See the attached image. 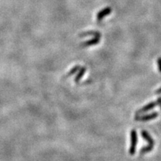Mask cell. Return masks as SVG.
<instances>
[{
    "label": "cell",
    "mask_w": 161,
    "mask_h": 161,
    "mask_svg": "<svg viewBox=\"0 0 161 161\" xmlns=\"http://www.w3.org/2000/svg\"><path fill=\"white\" fill-rule=\"evenodd\" d=\"M112 12V9L110 7H107L105 8L102 9L99 11V12L98 13L97 15H96V18H97V20L99 22L102 20L105 17L108 16L109 14H110V13Z\"/></svg>",
    "instance_id": "277c9868"
},
{
    "label": "cell",
    "mask_w": 161,
    "mask_h": 161,
    "mask_svg": "<svg viewBox=\"0 0 161 161\" xmlns=\"http://www.w3.org/2000/svg\"><path fill=\"white\" fill-rule=\"evenodd\" d=\"M157 63H158V69H159V72L161 73V58H158V60H157Z\"/></svg>",
    "instance_id": "8fae6325"
},
{
    "label": "cell",
    "mask_w": 161,
    "mask_h": 161,
    "mask_svg": "<svg viewBox=\"0 0 161 161\" xmlns=\"http://www.w3.org/2000/svg\"><path fill=\"white\" fill-rule=\"evenodd\" d=\"M141 135L142 137V139H144L148 142V144L154 146V140L146 130H142L141 131Z\"/></svg>",
    "instance_id": "8992f818"
},
{
    "label": "cell",
    "mask_w": 161,
    "mask_h": 161,
    "mask_svg": "<svg viewBox=\"0 0 161 161\" xmlns=\"http://www.w3.org/2000/svg\"><path fill=\"white\" fill-rule=\"evenodd\" d=\"M158 117V112H154L150 114L144 115V116H141V117H135L136 121H140V122H146V121H149V120H152L154 119L157 118Z\"/></svg>",
    "instance_id": "3957f363"
},
{
    "label": "cell",
    "mask_w": 161,
    "mask_h": 161,
    "mask_svg": "<svg viewBox=\"0 0 161 161\" xmlns=\"http://www.w3.org/2000/svg\"><path fill=\"white\" fill-rule=\"evenodd\" d=\"M155 93H156V94H160V93H161V87L159 88V89H158V90L155 92Z\"/></svg>",
    "instance_id": "7c38bea8"
},
{
    "label": "cell",
    "mask_w": 161,
    "mask_h": 161,
    "mask_svg": "<svg viewBox=\"0 0 161 161\" xmlns=\"http://www.w3.org/2000/svg\"><path fill=\"white\" fill-rule=\"evenodd\" d=\"M90 36L99 37H101V34H100L99 31H86V32H83L81 33V34H79V37H90Z\"/></svg>",
    "instance_id": "52a82bcc"
},
{
    "label": "cell",
    "mask_w": 161,
    "mask_h": 161,
    "mask_svg": "<svg viewBox=\"0 0 161 161\" xmlns=\"http://www.w3.org/2000/svg\"><path fill=\"white\" fill-rule=\"evenodd\" d=\"M158 105H161V97L159 98L157 101H154L151 103H149L148 105H146V106H144L143 108H142L141 109H139V110L137 111V114H142V113H144L146 112L149 111V110H152L153 108H154L155 107L158 106Z\"/></svg>",
    "instance_id": "7a4b0ae2"
},
{
    "label": "cell",
    "mask_w": 161,
    "mask_h": 161,
    "mask_svg": "<svg viewBox=\"0 0 161 161\" xmlns=\"http://www.w3.org/2000/svg\"><path fill=\"white\" fill-rule=\"evenodd\" d=\"M130 149H129V154L130 155H134L136 152V148H137V134L135 129H133L130 131Z\"/></svg>",
    "instance_id": "6da1fadb"
},
{
    "label": "cell",
    "mask_w": 161,
    "mask_h": 161,
    "mask_svg": "<svg viewBox=\"0 0 161 161\" xmlns=\"http://www.w3.org/2000/svg\"><path fill=\"white\" fill-rule=\"evenodd\" d=\"M86 70H87L86 67H82V68H80V69L78 71L77 76H76V78H75V81H76V82H78L79 80L81 79V78H82L83 76H84V74H85Z\"/></svg>",
    "instance_id": "ba28073f"
},
{
    "label": "cell",
    "mask_w": 161,
    "mask_h": 161,
    "mask_svg": "<svg viewBox=\"0 0 161 161\" xmlns=\"http://www.w3.org/2000/svg\"><path fill=\"white\" fill-rule=\"evenodd\" d=\"M160 110H161V106H160Z\"/></svg>",
    "instance_id": "4fadbf2b"
},
{
    "label": "cell",
    "mask_w": 161,
    "mask_h": 161,
    "mask_svg": "<svg viewBox=\"0 0 161 161\" xmlns=\"http://www.w3.org/2000/svg\"><path fill=\"white\" fill-rule=\"evenodd\" d=\"M153 148H154V146H151V145H148L147 146H145V147L142 148V149H140V151H139V153H140L141 154H146V153H149L151 151H152Z\"/></svg>",
    "instance_id": "9c48e42d"
},
{
    "label": "cell",
    "mask_w": 161,
    "mask_h": 161,
    "mask_svg": "<svg viewBox=\"0 0 161 161\" xmlns=\"http://www.w3.org/2000/svg\"><path fill=\"white\" fill-rule=\"evenodd\" d=\"M80 65H76V67H74L72 69H70V70L69 71L68 73L67 74V76H66V77L68 78L69 77V76H72V75H74L75 73H76V72H78V71L80 69Z\"/></svg>",
    "instance_id": "30bf717a"
},
{
    "label": "cell",
    "mask_w": 161,
    "mask_h": 161,
    "mask_svg": "<svg viewBox=\"0 0 161 161\" xmlns=\"http://www.w3.org/2000/svg\"><path fill=\"white\" fill-rule=\"evenodd\" d=\"M100 41V37H94L92 39L89 40H87V41L84 42L81 44L80 45V46L82 47H87V46H94V45L98 44Z\"/></svg>",
    "instance_id": "5b68a950"
}]
</instances>
